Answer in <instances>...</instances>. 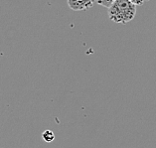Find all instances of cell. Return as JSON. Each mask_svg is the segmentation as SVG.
<instances>
[{"label": "cell", "mask_w": 156, "mask_h": 148, "mask_svg": "<svg viewBox=\"0 0 156 148\" xmlns=\"http://www.w3.org/2000/svg\"><path fill=\"white\" fill-rule=\"evenodd\" d=\"M136 14V5L129 0H115L108 8V17L115 23L126 24Z\"/></svg>", "instance_id": "obj_1"}, {"label": "cell", "mask_w": 156, "mask_h": 148, "mask_svg": "<svg viewBox=\"0 0 156 148\" xmlns=\"http://www.w3.org/2000/svg\"><path fill=\"white\" fill-rule=\"evenodd\" d=\"M93 0H68V5L74 11H85L93 7Z\"/></svg>", "instance_id": "obj_2"}, {"label": "cell", "mask_w": 156, "mask_h": 148, "mask_svg": "<svg viewBox=\"0 0 156 148\" xmlns=\"http://www.w3.org/2000/svg\"><path fill=\"white\" fill-rule=\"evenodd\" d=\"M42 137H43V139L46 142L51 143L55 140V134H54V132L51 130H45L43 132V134H42Z\"/></svg>", "instance_id": "obj_3"}, {"label": "cell", "mask_w": 156, "mask_h": 148, "mask_svg": "<svg viewBox=\"0 0 156 148\" xmlns=\"http://www.w3.org/2000/svg\"><path fill=\"white\" fill-rule=\"evenodd\" d=\"M115 1V0H96V2L98 5H101L104 7H108V8H109Z\"/></svg>", "instance_id": "obj_4"}, {"label": "cell", "mask_w": 156, "mask_h": 148, "mask_svg": "<svg viewBox=\"0 0 156 148\" xmlns=\"http://www.w3.org/2000/svg\"><path fill=\"white\" fill-rule=\"evenodd\" d=\"M129 1L132 2L133 4L136 5V6H139V5H142L143 4L144 0H129Z\"/></svg>", "instance_id": "obj_5"}, {"label": "cell", "mask_w": 156, "mask_h": 148, "mask_svg": "<svg viewBox=\"0 0 156 148\" xmlns=\"http://www.w3.org/2000/svg\"><path fill=\"white\" fill-rule=\"evenodd\" d=\"M144 1H149V0H144Z\"/></svg>", "instance_id": "obj_6"}, {"label": "cell", "mask_w": 156, "mask_h": 148, "mask_svg": "<svg viewBox=\"0 0 156 148\" xmlns=\"http://www.w3.org/2000/svg\"><path fill=\"white\" fill-rule=\"evenodd\" d=\"M93 1H94V2H96V0H93Z\"/></svg>", "instance_id": "obj_7"}]
</instances>
